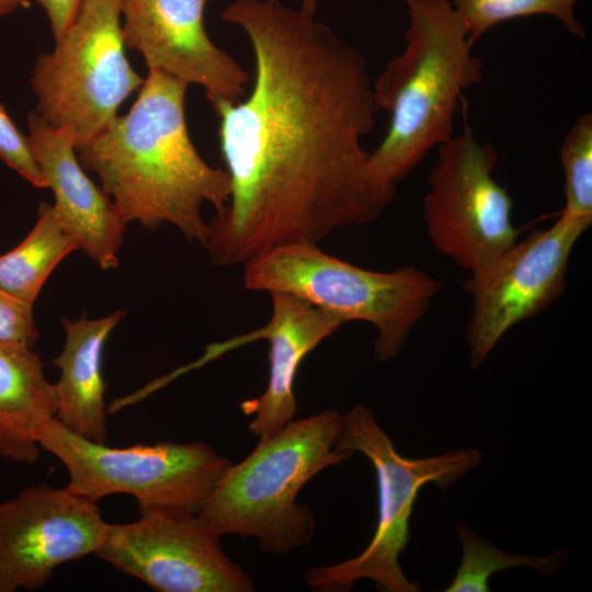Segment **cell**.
<instances>
[{
  "label": "cell",
  "mask_w": 592,
  "mask_h": 592,
  "mask_svg": "<svg viewBox=\"0 0 592 592\" xmlns=\"http://www.w3.org/2000/svg\"><path fill=\"white\" fill-rule=\"evenodd\" d=\"M221 18L247 35L254 78L243 100L208 98L230 179L208 221L209 261L244 265L378 218L395 194L374 183L362 145L379 110L364 55L280 0H235Z\"/></svg>",
  "instance_id": "obj_1"
},
{
  "label": "cell",
  "mask_w": 592,
  "mask_h": 592,
  "mask_svg": "<svg viewBox=\"0 0 592 592\" xmlns=\"http://www.w3.org/2000/svg\"><path fill=\"white\" fill-rule=\"evenodd\" d=\"M187 86L149 69L128 113L76 150L125 223L151 230L169 224L204 247L208 221L203 206L221 212L229 202L230 179L192 143L184 110Z\"/></svg>",
  "instance_id": "obj_2"
},
{
  "label": "cell",
  "mask_w": 592,
  "mask_h": 592,
  "mask_svg": "<svg viewBox=\"0 0 592 592\" xmlns=\"http://www.w3.org/2000/svg\"><path fill=\"white\" fill-rule=\"evenodd\" d=\"M402 1L409 15L406 47L373 83L390 124L368 158L372 180L391 194L432 148L454 137L463 91L481 82L483 68L452 0Z\"/></svg>",
  "instance_id": "obj_3"
},
{
  "label": "cell",
  "mask_w": 592,
  "mask_h": 592,
  "mask_svg": "<svg viewBox=\"0 0 592 592\" xmlns=\"http://www.w3.org/2000/svg\"><path fill=\"white\" fill-rule=\"evenodd\" d=\"M342 429V413L322 410L259 439L244 459L227 468L198 517L219 536L255 538L270 554L306 546L315 536L316 520L297 496L320 471L352 457L339 447Z\"/></svg>",
  "instance_id": "obj_4"
},
{
  "label": "cell",
  "mask_w": 592,
  "mask_h": 592,
  "mask_svg": "<svg viewBox=\"0 0 592 592\" xmlns=\"http://www.w3.org/2000/svg\"><path fill=\"white\" fill-rule=\"evenodd\" d=\"M243 287L296 296L343 323L373 325L375 357L386 362L401 351L441 283L412 266L372 271L327 253L318 243L289 242L246 263Z\"/></svg>",
  "instance_id": "obj_5"
},
{
  "label": "cell",
  "mask_w": 592,
  "mask_h": 592,
  "mask_svg": "<svg viewBox=\"0 0 592 592\" xmlns=\"http://www.w3.org/2000/svg\"><path fill=\"white\" fill-rule=\"evenodd\" d=\"M339 447L351 454H363L374 467L378 490L376 530L357 556L309 569L308 585L317 591L344 592L356 581L367 579L380 591H420V585L405 576L399 563V556L409 543L417 496L431 482L447 489L480 465L481 452L459 448L423 458L405 457L397 452L374 413L362 403L343 414Z\"/></svg>",
  "instance_id": "obj_6"
},
{
  "label": "cell",
  "mask_w": 592,
  "mask_h": 592,
  "mask_svg": "<svg viewBox=\"0 0 592 592\" xmlns=\"http://www.w3.org/2000/svg\"><path fill=\"white\" fill-rule=\"evenodd\" d=\"M125 47L121 0H82L55 48L37 58L31 79L36 113L68 133L76 148L104 130L143 86Z\"/></svg>",
  "instance_id": "obj_7"
},
{
  "label": "cell",
  "mask_w": 592,
  "mask_h": 592,
  "mask_svg": "<svg viewBox=\"0 0 592 592\" xmlns=\"http://www.w3.org/2000/svg\"><path fill=\"white\" fill-rule=\"evenodd\" d=\"M37 442L67 468L68 490L95 502L113 493L130 494L139 511L197 513L231 465L201 441L112 447L72 432L56 419L41 428Z\"/></svg>",
  "instance_id": "obj_8"
},
{
  "label": "cell",
  "mask_w": 592,
  "mask_h": 592,
  "mask_svg": "<svg viewBox=\"0 0 592 592\" xmlns=\"http://www.w3.org/2000/svg\"><path fill=\"white\" fill-rule=\"evenodd\" d=\"M498 156L481 144L467 121L463 132L439 147L428 178L423 219L435 249L475 273L517 241L512 200L493 178Z\"/></svg>",
  "instance_id": "obj_9"
},
{
  "label": "cell",
  "mask_w": 592,
  "mask_h": 592,
  "mask_svg": "<svg viewBox=\"0 0 592 592\" xmlns=\"http://www.w3.org/2000/svg\"><path fill=\"white\" fill-rule=\"evenodd\" d=\"M220 538L197 513L145 509L133 523L107 524L94 555L160 592L253 591Z\"/></svg>",
  "instance_id": "obj_10"
},
{
  "label": "cell",
  "mask_w": 592,
  "mask_h": 592,
  "mask_svg": "<svg viewBox=\"0 0 592 592\" xmlns=\"http://www.w3.org/2000/svg\"><path fill=\"white\" fill-rule=\"evenodd\" d=\"M591 223L560 215L549 228L534 230L471 273L464 288L473 298L467 331L473 368L485 362L512 327L560 296L573 247Z\"/></svg>",
  "instance_id": "obj_11"
},
{
  "label": "cell",
  "mask_w": 592,
  "mask_h": 592,
  "mask_svg": "<svg viewBox=\"0 0 592 592\" xmlns=\"http://www.w3.org/2000/svg\"><path fill=\"white\" fill-rule=\"evenodd\" d=\"M107 523L96 502L41 482L0 502V592L44 587L62 563L95 554Z\"/></svg>",
  "instance_id": "obj_12"
},
{
  "label": "cell",
  "mask_w": 592,
  "mask_h": 592,
  "mask_svg": "<svg viewBox=\"0 0 592 592\" xmlns=\"http://www.w3.org/2000/svg\"><path fill=\"white\" fill-rule=\"evenodd\" d=\"M207 0H121L125 46L157 69L205 89L208 98L237 101L249 73L219 48L204 26Z\"/></svg>",
  "instance_id": "obj_13"
},
{
  "label": "cell",
  "mask_w": 592,
  "mask_h": 592,
  "mask_svg": "<svg viewBox=\"0 0 592 592\" xmlns=\"http://www.w3.org/2000/svg\"><path fill=\"white\" fill-rule=\"evenodd\" d=\"M27 124L60 225L102 270L117 266L126 223L114 203L83 171L68 133L50 126L36 112L29 113Z\"/></svg>",
  "instance_id": "obj_14"
},
{
  "label": "cell",
  "mask_w": 592,
  "mask_h": 592,
  "mask_svg": "<svg viewBox=\"0 0 592 592\" xmlns=\"http://www.w3.org/2000/svg\"><path fill=\"white\" fill-rule=\"evenodd\" d=\"M267 323L254 338L269 342V379L265 390L241 403L253 415L249 431L270 436L292 422L297 412L294 384L303 360L343 325L338 317L293 295L275 293Z\"/></svg>",
  "instance_id": "obj_15"
},
{
  "label": "cell",
  "mask_w": 592,
  "mask_h": 592,
  "mask_svg": "<svg viewBox=\"0 0 592 592\" xmlns=\"http://www.w3.org/2000/svg\"><path fill=\"white\" fill-rule=\"evenodd\" d=\"M126 312L116 310L98 319L82 315L78 320L62 319L66 341L53 361L60 377L54 384L55 419L72 432L98 443H105V383L102 356L105 342Z\"/></svg>",
  "instance_id": "obj_16"
},
{
  "label": "cell",
  "mask_w": 592,
  "mask_h": 592,
  "mask_svg": "<svg viewBox=\"0 0 592 592\" xmlns=\"http://www.w3.org/2000/svg\"><path fill=\"white\" fill-rule=\"evenodd\" d=\"M54 384L32 348L0 341V455L32 465L41 428L55 419Z\"/></svg>",
  "instance_id": "obj_17"
},
{
  "label": "cell",
  "mask_w": 592,
  "mask_h": 592,
  "mask_svg": "<svg viewBox=\"0 0 592 592\" xmlns=\"http://www.w3.org/2000/svg\"><path fill=\"white\" fill-rule=\"evenodd\" d=\"M76 250V240L60 225L53 205L42 202L29 235L0 255V289L33 305L54 269Z\"/></svg>",
  "instance_id": "obj_18"
},
{
  "label": "cell",
  "mask_w": 592,
  "mask_h": 592,
  "mask_svg": "<svg viewBox=\"0 0 592 592\" xmlns=\"http://www.w3.org/2000/svg\"><path fill=\"white\" fill-rule=\"evenodd\" d=\"M456 532L462 546V561L444 592H488V581L496 572L528 567L542 576H553L567 563L566 550H557L546 557L509 554L466 523H458Z\"/></svg>",
  "instance_id": "obj_19"
},
{
  "label": "cell",
  "mask_w": 592,
  "mask_h": 592,
  "mask_svg": "<svg viewBox=\"0 0 592 592\" xmlns=\"http://www.w3.org/2000/svg\"><path fill=\"white\" fill-rule=\"evenodd\" d=\"M579 0H452L468 30V41H476L499 23L532 15L556 18L578 38L585 36L584 26L574 16Z\"/></svg>",
  "instance_id": "obj_20"
},
{
  "label": "cell",
  "mask_w": 592,
  "mask_h": 592,
  "mask_svg": "<svg viewBox=\"0 0 592 592\" xmlns=\"http://www.w3.org/2000/svg\"><path fill=\"white\" fill-rule=\"evenodd\" d=\"M565 207L560 215L592 219V114L577 118L560 146Z\"/></svg>",
  "instance_id": "obj_21"
},
{
  "label": "cell",
  "mask_w": 592,
  "mask_h": 592,
  "mask_svg": "<svg viewBox=\"0 0 592 592\" xmlns=\"http://www.w3.org/2000/svg\"><path fill=\"white\" fill-rule=\"evenodd\" d=\"M0 159L38 189L47 184L35 159L31 141L12 122L0 103Z\"/></svg>",
  "instance_id": "obj_22"
},
{
  "label": "cell",
  "mask_w": 592,
  "mask_h": 592,
  "mask_svg": "<svg viewBox=\"0 0 592 592\" xmlns=\"http://www.w3.org/2000/svg\"><path fill=\"white\" fill-rule=\"evenodd\" d=\"M37 335L33 305L0 289V341L32 348Z\"/></svg>",
  "instance_id": "obj_23"
},
{
  "label": "cell",
  "mask_w": 592,
  "mask_h": 592,
  "mask_svg": "<svg viewBox=\"0 0 592 592\" xmlns=\"http://www.w3.org/2000/svg\"><path fill=\"white\" fill-rule=\"evenodd\" d=\"M45 11L55 41L58 39L73 20L82 0H33Z\"/></svg>",
  "instance_id": "obj_24"
},
{
  "label": "cell",
  "mask_w": 592,
  "mask_h": 592,
  "mask_svg": "<svg viewBox=\"0 0 592 592\" xmlns=\"http://www.w3.org/2000/svg\"><path fill=\"white\" fill-rule=\"evenodd\" d=\"M33 0H0V19L18 8L30 7Z\"/></svg>",
  "instance_id": "obj_25"
},
{
  "label": "cell",
  "mask_w": 592,
  "mask_h": 592,
  "mask_svg": "<svg viewBox=\"0 0 592 592\" xmlns=\"http://www.w3.org/2000/svg\"><path fill=\"white\" fill-rule=\"evenodd\" d=\"M319 0H301L300 8L310 14H316Z\"/></svg>",
  "instance_id": "obj_26"
}]
</instances>
